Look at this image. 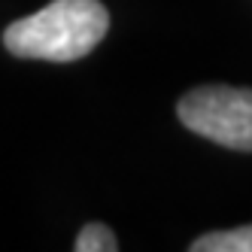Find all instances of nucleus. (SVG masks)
I'll list each match as a JSON object with an SVG mask.
<instances>
[{
  "label": "nucleus",
  "mask_w": 252,
  "mask_h": 252,
  "mask_svg": "<svg viewBox=\"0 0 252 252\" xmlns=\"http://www.w3.org/2000/svg\"><path fill=\"white\" fill-rule=\"evenodd\" d=\"M116 249H119L116 234L100 222L85 225L76 237V252H116Z\"/></svg>",
  "instance_id": "obj_4"
},
{
  "label": "nucleus",
  "mask_w": 252,
  "mask_h": 252,
  "mask_svg": "<svg viewBox=\"0 0 252 252\" xmlns=\"http://www.w3.org/2000/svg\"><path fill=\"white\" fill-rule=\"evenodd\" d=\"M189 249L191 252H252V225L204 234V237H197Z\"/></svg>",
  "instance_id": "obj_3"
},
{
  "label": "nucleus",
  "mask_w": 252,
  "mask_h": 252,
  "mask_svg": "<svg viewBox=\"0 0 252 252\" xmlns=\"http://www.w3.org/2000/svg\"><path fill=\"white\" fill-rule=\"evenodd\" d=\"M179 122L197 137L225 149L252 152V88L201 85L183 94Z\"/></svg>",
  "instance_id": "obj_2"
},
{
  "label": "nucleus",
  "mask_w": 252,
  "mask_h": 252,
  "mask_svg": "<svg viewBox=\"0 0 252 252\" xmlns=\"http://www.w3.org/2000/svg\"><path fill=\"white\" fill-rule=\"evenodd\" d=\"M110 31V12L100 0H52L40 12L25 15L3 31V46L15 58L79 61Z\"/></svg>",
  "instance_id": "obj_1"
}]
</instances>
